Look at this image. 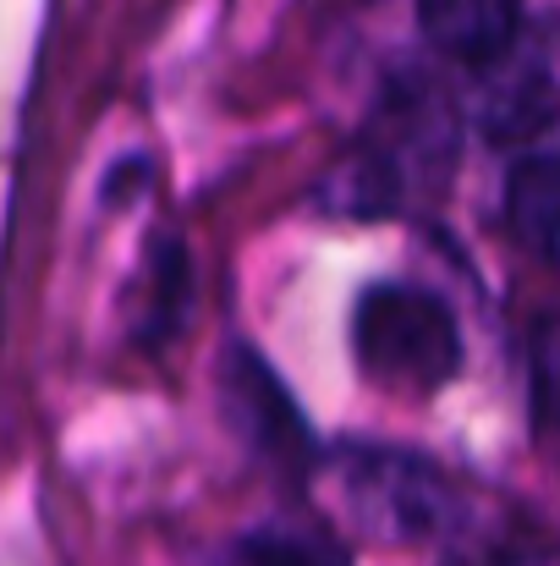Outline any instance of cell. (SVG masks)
<instances>
[{"label":"cell","instance_id":"1","mask_svg":"<svg viewBox=\"0 0 560 566\" xmlns=\"http://www.w3.org/2000/svg\"><path fill=\"white\" fill-rule=\"evenodd\" d=\"M456 133H462L456 105L434 77L395 83L379 99L347 166L336 171L330 203L341 214H395L434 198L456 166V149H462Z\"/></svg>","mask_w":560,"mask_h":566},{"label":"cell","instance_id":"2","mask_svg":"<svg viewBox=\"0 0 560 566\" xmlns=\"http://www.w3.org/2000/svg\"><path fill=\"white\" fill-rule=\"evenodd\" d=\"M358 369L395 396H434L462 369V331L429 286L384 281L358 297L352 314Z\"/></svg>","mask_w":560,"mask_h":566},{"label":"cell","instance_id":"3","mask_svg":"<svg viewBox=\"0 0 560 566\" xmlns=\"http://www.w3.org/2000/svg\"><path fill=\"white\" fill-rule=\"evenodd\" d=\"M336 506L369 539H429L451 523V484L434 462L406 451L352 446L330 462Z\"/></svg>","mask_w":560,"mask_h":566},{"label":"cell","instance_id":"4","mask_svg":"<svg viewBox=\"0 0 560 566\" xmlns=\"http://www.w3.org/2000/svg\"><path fill=\"white\" fill-rule=\"evenodd\" d=\"M473 116L495 144H533L560 127V11L522 17L511 44L478 66Z\"/></svg>","mask_w":560,"mask_h":566},{"label":"cell","instance_id":"5","mask_svg":"<svg viewBox=\"0 0 560 566\" xmlns=\"http://www.w3.org/2000/svg\"><path fill=\"white\" fill-rule=\"evenodd\" d=\"M418 28L440 55L484 66L522 28V0H418Z\"/></svg>","mask_w":560,"mask_h":566},{"label":"cell","instance_id":"6","mask_svg":"<svg viewBox=\"0 0 560 566\" xmlns=\"http://www.w3.org/2000/svg\"><path fill=\"white\" fill-rule=\"evenodd\" d=\"M506 226L533 259L560 270V155H528L506 177Z\"/></svg>","mask_w":560,"mask_h":566},{"label":"cell","instance_id":"7","mask_svg":"<svg viewBox=\"0 0 560 566\" xmlns=\"http://www.w3.org/2000/svg\"><path fill=\"white\" fill-rule=\"evenodd\" d=\"M528 390H533V423L545 440H560V314H545L528 336Z\"/></svg>","mask_w":560,"mask_h":566},{"label":"cell","instance_id":"8","mask_svg":"<svg viewBox=\"0 0 560 566\" xmlns=\"http://www.w3.org/2000/svg\"><path fill=\"white\" fill-rule=\"evenodd\" d=\"M451 566H560L550 551H528V545H489L473 556H456Z\"/></svg>","mask_w":560,"mask_h":566},{"label":"cell","instance_id":"9","mask_svg":"<svg viewBox=\"0 0 560 566\" xmlns=\"http://www.w3.org/2000/svg\"><path fill=\"white\" fill-rule=\"evenodd\" d=\"M247 566H330L325 556L303 551V545H253Z\"/></svg>","mask_w":560,"mask_h":566}]
</instances>
